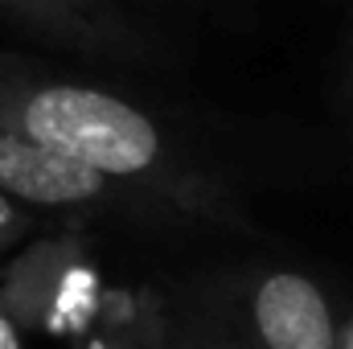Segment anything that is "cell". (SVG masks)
Here are the masks:
<instances>
[{
  "mask_svg": "<svg viewBox=\"0 0 353 349\" xmlns=\"http://www.w3.org/2000/svg\"><path fill=\"white\" fill-rule=\"evenodd\" d=\"M247 321L259 349H337L341 321L325 288L300 271H267L247 292Z\"/></svg>",
  "mask_w": 353,
  "mask_h": 349,
  "instance_id": "277c9868",
  "label": "cell"
},
{
  "mask_svg": "<svg viewBox=\"0 0 353 349\" xmlns=\"http://www.w3.org/2000/svg\"><path fill=\"white\" fill-rule=\"evenodd\" d=\"M0 193L25 210L37 206V210H66V214L115 210L123 206V197H132L103 173L4 128H0Z\"/></svg>",
  "mask_w": 353,
  "mask_h": 349,
  "instance_id": "3957f363",
  "label": "cell"
},
{
  "mask_svg": "<svg viewBox=\"0 0 353 349\" xmlns=\"http://www.w3.org/2000/svg\"><path fill=\"white\" fill-rule=\"evenodd\" d=\"M0 128L87 165L176 218L210 226L247 222L230 189L205 173L148 111L115 90L58 79L0 54Z\"/></svg>",
  "mask_w": 353,
  "mask_h": 349,
  "instance_id": "6da1fadb",
  "label": "cell"
},
{
  "mask_svg": "<svg viewBox=\"0 0 353 349\" xmlns=\"http://www.w3.org/2000/svg\"><path fill=\"white\" fill-rule=\"evenodd\" d=\"M79 349H161V333L144 321V308L136 300L115 296L111 312L79 341Z\"/></svg>",
  "mask_w": 353,
  "mask_h": 349,
  "instance_id": "8992f818",
  "label": "cell"
},
{
  "mask_svg": "<svg viewBox=\"0 0 353 349\" xmlns=\"http://www.w3.org/2000/svg\"><path fill=\"white\" fill-rule=\"evenodd\" d=\"M337 349H353V321L341 325V337H337Z\"/></svg>",
  "mask_w": 353,
  "mask_h": 349,
  "instance_id": "9c48e42d",
  "label": "cell"
},
{
  "mask_svg": "<svg viewBox=\"0 0 353 349\" xmlns=\"http://www.w3.org/2000/svg\"><path fill=\"white\" fill-rule=\"evenodd\" d=\"M0 349H25L21 341V329H17V321L0 308Z\"/></svg>",
  "mask_w": 353,
  "mask_h": 349,
  "instance_id": "ba28073f",
  "label": "cell"
},
{
  "mask_svg": "<svg viewBox=\"0 0 353 349\" xmlns=\"http://www.w3.org/2000/svg\"><path fill=\"white\" fill-rule=\"evenodd\" d=\"M17 21L62 37L70 46H83L94 54H115V58H144L148 41L144 33L111 4V0H0Z\"/></svg>",
  "mask_w": 353,
  "mask_h": 349,
  "instance_id": "5b68a950",
  "label": "cell"
},
{
  "mask_svg": "<svg viewBox=\"0 0 353 349\" xmlns=\"http://www.w3.org/2000/svg\"><path fill=\"white\" fill-rule=\"evenodd\" d=\"M115 292L79 222L37 235L0 271V308L25 333L83 341L111 312Z\"/></svg>",
  "mask_w": 353,
  "mask_h": 349,
  "instance_id": "7a4b0ae2",
  "label": "cell"
},
{
  "mask_svg": "<svg viewBox=\"0 0 353 349\" xmlns=\"http://www.w3.org/2000/svg\"><path fill=\"white\" fill-rule=\"evenodd\" d=\"M33 230H41L37 218H33L25 206H17L12 197L0 193V255L12 251V247H21L25 239H33Z\"/></svg>",
  "mask_w": 353,
  "mask_h": 349,
  "instance_id": "52a82bcc",
  "label": "cell"
}]
</instances>
